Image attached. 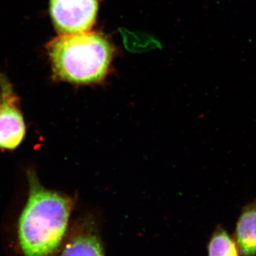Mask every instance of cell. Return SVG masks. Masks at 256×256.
Instances as JSON below:
<instances>
[{"label":"cell","instance_id":"7a4b0ae2","mask_svg":"<svg viewBox=\"0 0 256 256\" xmlns=\"http://www.w3.org/2000/svg\"><path fill=\"white\" fill-rule=\"evenodd\" d=\"M48 52L56 76L78 84L102 80L112 58L109 42L98 34L89 32L62 34L50 42Z\"/></svg>","mask_w":256,"mask_h":256},{"label":"cell","instance_id":"5b68a950","mask_svg":"<svg viewBox=\"0 0 256 256\" xmlns=\"http://www.w3.org/2000/svg\"><path fill=\"white\" fill-rule=\"evenodd\" d=\"M240 256H256V200L242 207L234 232Z\"/></svg>","mask_w":256,"mask_h":256},{"label":"cell","instance_id":"52a82bcc","mask_svg":"<svg viewBox=\"0 0 256 256\" xmlns=\"http://www.w3.org/2000/svg\"><path fill=\"white\" fill-rule=\"evenodd\" d=\"M208 256H240L234 238L222 227L212 234L208 244Z\"/></svg>","mask_w":256,"mask_h":256},{"label":"cell","instance_id":"3957f363","mask_svg":"<svg viewBox=\"0 0 256 256\" xmlns=\"http://www.w3.org/2000/svg\"><path fill=\"white\" fill-rule=\"evenodd\" d=\"M50 12L62 34L84 33L95 23L98 0H50Z\"/></svg>","mask_w":256,"mask_h":256},{"label":"cell","instance_id":"277c9868","mask_svg":"<svg viewBox=\"0 0 256 256\" xmlns=\"http://www.w3.org/2000/svg\"><path fill=\"white\" fill-rule=\"evenodd\" d=\"M26 128L18 107V98L8 84L1 85L0 92V148L13 150L24 138Z\"/></svg>","mask_w":256,"mask_h":256},{"label":"cell","instance_id":"8992f818","mask_svg":"<svg viewBox=\"0 0 256 256\" xmlns=\"http://www.w3.org/2000/svg\"><path fill=\"white\" fill-rule=\"evenodd\" d=\"M60 256H104L99 239L92 233L74 236L64 247Z\"/></svg>","mask_w":256,"mask_h":256},{"label":"cell","instance_id":"6da1fadb","mask_svg":"<svg viewBox=\"0 0 256 256\" xmlns=\"http://www.w3.org/2000/svg\"><path fill=\"white\" fill-rule=\"evenodd\" d=\"M30 192L18 220V236L24 256H50L62 244L72 212V200L46 190L34 172L28 174Z\"/></svg>","mask_w":256,"mask_h":256}]
</instances>
